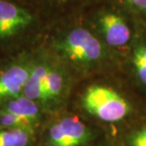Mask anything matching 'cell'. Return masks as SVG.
<instances>
[{"mask_svg": "<svg viewBox=\"0 0 146 146\" xmlns=\"http://www.w3.org/2000/svg\"><path fill=\"white\" fill-rule=\"evenodd\" d=\"M82 106L91 116L108 122L121 121L130 112L129 104L122 96L103 86H89L82 97Z\"/></svg>", "mask_w": 146, "mask_h": 146, "instance_id": "6da1fadb", "label": "cell"}, {"mask_svg": "<svg viewBox=\"0 0 146 146\" xmlns=\"http://www.w3.org/2000/svg\"><path fill=\"white\" fill-rule=\"evenodd\" d=\"M55 46L66 60L81 66L97 62L103 53L99 40L83 28H75L68 31L60 37Z\"/></svg>", "mask_w": 146, "mask_h": 146, "instance_id": "7a4b0ae2", "label": "cell"}, {"mask_svg": "<svg viewBox=\"0 0 146 146\" xmlns=\"http://www.w3.org/2000/svg\"><path fill=\"white\" fill-rule=\"evenodd\" d=\"M33 58L21 53L0 63V104L22 94L33 68Z\"/></svg>", "mask_w": 146, "mask_h": 146, "instance_id": "3957f363", "label": "cell"}, {"mask_svg": "<svg viewBox=\"0 0 146 146\" xmlns=\"http://www.w3.org/2000/svg\"><path fill=\"white\" fill-rule=\"evenodd\" d=\"M34 23L28 9L13 0H0V46L17 42Z\"/></svg>", "mask_w": 146, "mask_h": 146, "instance_id": "277c9868", "label": "cell"}, {"mask_svg": "<svg viewBox=\"0 0 146 146\" xmlns=\"http://www.w3.org/2000/svg\"><path fill=\"white\" fill-rule=\"evenodd\" d=\"M91 139L88 127L77 117H64L48 128L46 146H83Z\"/></svg>", "mask_w": 146, "mask_h": 146, "instance_id": "5b68a950", "label": "cell"}, {"mask_svg": "<svg viewBox=\"0 0 146 146\" xmlns=\"http://www.w3.org/2000/svg\"><path fill=\"white\" fill-rule=\"evenodd\" d=\"M66 89L65 73L60 68L50 64L43 86L41 106H52L59 104Z\"/></svg>", "mask_w": 146, "mask_h": 146, "instance_id": "8992f818", "label": "cell"}, {"mask_svg": "<svg viewBox=\"0 0 146 146\" xmlns=\"http://www.w3.org/2000/svg\"><path fill=\"white\" fill-rule=\"evenodd\" d=\"M40 107L39 104L27 98L23 94L11 98L0 104V110L7 111L15 116H18L30 121L36 127L41 119Z\"/></svg>", "mask_w": 146, "mask_h": 146, "instance_id": "52a82bcc", "label": "cell"}, {"mask_svg": "<svg viewBox=\"0 0 146 146\" xmlns=\"http://www.w3.org/2000/svg\"><path fill=\"white\" fill-rule=\"evenodd\" d=\"M104 38L108 45L121 46L130 39V30L124 20L117 14L106 13L101 18Z\"/></svg>", "mask_w": 146, "mask_h": 146, "instance_id": "ba28073f", "label": "cell"}, {"mask_svg": "<svg viewBox=\"0 0 146 146\" xmlns=\"http://www.w3.org/2000/svg\"><path fill=\"white\" fill-rule=\"evenodd\" d=\"M50 63L46 60H38L33 58V68L30 77L26 83L22 94L37 104L41 103L43 93V86Z\"/></svg>", "mask_w": 146, "mask_h": 146, "instance_id": "9c48e42d", "label": "cell"}, {"mask_svg": "<svg viewBox=\"0 0 146 146\" xmlns=\"http://www.w3.org/2000/svg\"><path fill=\"white\" fill-rule=\"evenodd\" d=\"M33 133L16 128H0V146H31Z\"/></svg>", "mask_w": 146, "mask_h": 146, "instance_id": "30bf717a", "label": "cell"}, {"mask_svg": "<svg viewBox=\"0 0 146 146\" xmlns=\"http://www.w3.org/2000/svg\"><path fill=\"white\" fill-rule=\"evenodd\" d=\"M0 128H16L27 130L34 134L36 126L18 116L7 111L0 110Z\"/></svg>", "mask_w": 146, "mask_h": 146, "instance_id": "8fae6325", "label": "cell"}, {"mask_svg": "<svg viewBox=\"0 0 146 146\" xmlns=\"http://www.w3.org/2000/svg\"><path fill=\"white\" fill-rule=\"evenodd\" d=\"M133 64L139 79L146 86V46L136 49L134 53Z\"/></svg>", "mask_w": 146, "mask_h": 146, "instance_id": "7c38bea8", "label": "cell"}, {"mask_svg": "<svg viewBox=\"0 0 146 146\" xmlns=\"http://www.w3.org/2000/svg\"><path fill=\"white\" fill-rule=\"evenodd\" d=\"M132 146H146V126L141 128L131 139Z\"/></svg>", "mask_w": 146, "mask_h": 146, "instance_id": "4fadbf2b", "label": "cell"}, {"mask_svg": "<svg viewBox=\"0 0 146 146\" xmlns=\"http://www.w3.org/2000/svg\"><path fill=\"white\" fill-rule=\"evenodd\" d=\"M127 2L138 10L146 11V0H127Z\"/></svg>", "mask_w": 146, "mask_h": 146, "instance_id": "5bb4252c", "label": "cell"}]
</instances>
